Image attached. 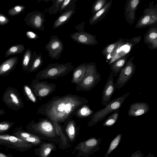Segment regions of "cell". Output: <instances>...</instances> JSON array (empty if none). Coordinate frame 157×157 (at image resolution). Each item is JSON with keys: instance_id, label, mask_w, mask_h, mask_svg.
<instances>
[{"instance_id": "obj_30", "label": "cell", "mask_w": 157, "mask_h": 157, "mask_svg": "<svg viewBox=\"0 0 157 157\" xmlns=\"http://www.w3.org/2000/svg\"><path fill=\"white\" fill-rule=\"evenodd\" d=\"M122 137V134L117 135L111 141L106 153L104 157H108L109 155L118 145Z\"/></svg>"}, {"instance_id": "obj_10", "label": "cell", "mask_w": 157, "mask_h": 157, "mask_svg": "<svg viewBox=\"0 0 157 157\" xmlns=\"http://www.w3.org/2000/svg\"><path fill=\"white\" fill-rule=\"evenodd\" d=\"M134 58L133 56L130 58L120 72L115 84L116 88L118 89L125 85L134 73L136 67L133 62Z\"/></svg>"}, {"instance_id": "obj_32", "label": "cell", "mask_w": 157, "mask_h": 157, "mask_svg": "<svg viewBox=\"0 0 157 157\" xmlns=\"http://www.w3.org/2000/svg\"><path fill=\"white\" fill-rule=\"evenodd\" d=\"M94 111L91 110L89 107L86 105L79 108L75 115L77 117L82 118L89 116Z\"/></svg>"}, {"instance_id": "obj_18", "label": "cell", "mask_w": 157, "mask_h": 157, "mask_svg": "<svg viewBox=\"0 0 157 157\" xmlns=\"http://www.w3.org/2000/svg\"><path fill=\"white\" fill-rule=\"evenodd\" d=\"M18 58L13 56L6 59L0 65V76L8 75L14 69L18 63Z\"/></svg>"}, {"instance_id": "obj_17", "label": "cell", "mask_w": 157, "mask_h": 157, "mask_svg": "<svg viewBox=\"0 0 157 157\" xmlns=\"http://www.w3.org/2000/svg\"><path fill=\"white\" fill-rule=\"evenodd\" d=\"M149 110V106L147 103L137 102L130 105L128 114L129 117H138L146 114Z\"/></svg>"}, {"instance_id": "obj_34", "label": "cell", "mask_w": 157, "mask_h": 157, "mask_svg": "<svg viewBox=\"0 0 157 157\" xmlns=\"http://www.w3.org/2000/svg\"><path fill=\"white\" fill-rule=\"evenodd\" d=\"M23 90L24 95L26 99L33 103H36L37 99L31 88L27 85L23 86Z\"/></svg>"}, {"instance_id": "obj_16", "label": "cell", "mask_w": 157, "mask_h": 157, "mask_svg": "<svg viewBox=\"0 0 157 157\" xmlns=\"http://www.w3.org/2000/svg\"><path fill=\"white\" fill-rule=\"evenodd\" d=\"M140 2V0H127L124 7L125 20L130 25H132L136 19V11Z\"/></svg>"}, {"instance_id": "obj_12", "label": "cell", "mask_w": 157, "mask_h": 157, "mask_svg": "<svg viewBox=\"0 0 157 157\" xmlns=\"http://www.w3.org/2000/svg\"><path fill=\"white\" fill-rule=\"evenodd\" d=\"M44 13L35 10L28 13L23 20L30 27L36 29L44 31V23L46 22Z\"/></svg>"}, {"instance_id": "obj_20", "label": "cell", "mask_w": 157, "mask_h": 157, "mask_svg": "<svg viewBox=\"0 0 157 157\" xmlns=\"http://www.w3.org/2000/svg\"><path fill=\"white\" fill-rule=\"evenodd\" d=\"M87 63L79 64L74 69L71 83L77 85L84 79L86 74Z\"/></svg>"}, {"instance_id": "obj_7", "label": "cell", "mask_w": 157, "mask_h": 157, "mask_svg": "<svg viewBox=\"0 0 157 157\" xmlns=\"http://www.w3.org/2000/svg\"><path fill=\"white\" fill-rule=\"evenodd\" d=\"M85 23L83 21L76 25L75 28L78 31L73 33L70 37L74 41L81 44L96 45L98 43L96 36L84 31Z\"/></svg>"}, {"instance_id": "obj_24", "label": "cell", "mask_w": 157, "mask_h": 157, "mask_svg": "<svg viewBox=\"0 0 157 157\" xmlns=\"http://www.w3.org/2000/svg\"><path fill=\"white\" fill-rule=\"evenodd\" d=\"M34 57V52L28 48L25 52L21 61L23 70L27 72L29 71Z\"/></svg>"}, {"instance_id": "obj_5", "label": "cell", "mask_w": 157, "mask_h": 157, "mask_svg": "<svg viewBox=\"0 0 157 157\" xmlns=\"http://www.w3.org/2000/svg\"><path fill=\"white\" fill-rule=\"evenodd\" d=\"M2 100L6 106L11 109L17 111L24 107L22 98L18 90L8 87L4 91Z\"/></svg>"}, {"instance_id": "obj_27", "label": "cell", "mask_w": 157, "mask_h": 157, "mask_svg": "<svg viewBox=\"0 0 157 157\" xmlns=\"http://www.w3.org/2000/svg\"><path fill=\"white\" fill-rule=\"evenodd\" d=\"M24 45L22 44H18L10 46L5 53V56L7 57L13 55L20 54L24 51L25 49Z\"/></svg>"}, {"instance_id": "obj_21", "label": "cell", "mask_w": 157, "mask_h": 157, "mask_svg": "<svg viewBox=\"0 0 157 157\" xmlns=\"http://www.w3.org/2000/svg\"><path fill=\"white\" fill-rule=\"evenodd\" d=\"M112 3V1L110 0L101 9L93 15L90 19L89 24L93 25L101 21L110 9Z\"/></svg>"}, {"instance_id": "obj_39", "label": "cell", "mask_w": 157, "mask_h": 157, "mask_svg": "<svg viewBox=\"0 0 157 157\" xmlns=\"http://www.w3.org/2000/svg\"><path fill=\"white\" fill-rule=\"evenodd\" d=\"M25 8L26 7L24 6L17 5L9 9L8 11V13L10 16L18 15L22 12H24Z\"/></svg>"}, {"instance_id": "obj_33", "label": "cell", "mask_w": 157, "mask_h": 157, "mask_svg": "<svg viewBox=\"0 0 157 157\" xmlns=\"http://www.w3.org/2000/svg\"><path fill=\"white\" fill-rule=\"evenodd\" d=\"M52 2V6L48 9L50 15H56L59 11L61 4L64 0H50Z\"/></svg>"}, {"instance_id": "obj_22", "label": "cell", "mask_w": 157, "mask_h": 157, "mask_svg": "<svg viewBox=\"0 0 157 157\" xmlns=\"http://www.w3.org/2000/svg\"><path fill=\"white\" fill-rule=\"evenodd\" d=\"M125 40L120 38L117 41L106 46L101 52L102 55L105 57L113 56L117 50L125 43Z\"/></svg>"}, {"instance_id": "obj_37", "label": "cell", "mask_w": 157, "mask_h": 157, "mask_svg": "<svg viewBox=\"0 0 157 157\" xmlns=\"http://www.w3.org/2000/svg\"><path fill=\"white\" fill-rule=\"evenodd\" d=\"M75 122L73 121H69L67 124L66 132L71 140L74 139L75 134Z\"/></svg>"}, {"instance_id": "obj_46", "label": "cell", "mask_w": 157, "mask_h": 157, "mask_svg": "<svg viewBox=\"0 0 157 157\" xmlns=\"http://www.w3.org/2000/svg\"><path fill=\"white\" fill-rule=\"evenodd\" d=\"M0 112L5 113V111L2 109H0Z\"/></svg>"}, {"instance_id": "obj_36", "label": "cell", "mask_w": 157, "mask_h": 157, "mask_svg": "<svg viewBox=\"0 0 157 157\" xmlns=\"http://www.w3.org/2000/svg\"><path fill=\"white\" fill-rule=\"evenodd\" d=\"M107 0H97L94 2L92 7L93 15L101 9L107 4Z\"/></svg>"}, {"instance_id": "obj_26", "label": "cell", "mask_w": 157, "mask_h": 157, "mask_svg": "<svg viewBox=\"0 0 157 157\" xmlns=\"http://www.w3.org/2000/svg\"><path fill=\"white\" fill-rule=\"evenodd\" d=\"M34 57L31 67L28 73H32L36 71L43 64L44 60L41 53L37 54L36 51H34Z\"/></svg>"}, {"instance_id": "obj_28", "label": "cell", "mask_w": 157, "mask_h": 157, "mask_svg": "<svg viewBox=\"0 0 157 157\" xmlns=\"http://www.w3.org/2000/svg\"><path fill=\"white\" fill-rule=\"evenodd\" d=\"M23 127L21 126L14 128L12 135L23 140L24 139L32 136L34 135L24 130L22 128Z\"/></svg>"}, {"instance_id": "obj_2", "label": "cell", "mask_w": 157, "mask_h": 157, "mask_svg": "<svg viewBox=\"0 0 157 157\" xmlns=\"http://www.w3.org/2000/svg\"><path fill=\"white\" fill-rule=\"evenodd\" d=\"M74 67L69 62L64 63H49L43 70L36 75L35 79L43 80L47 79H56L66 75L73 70Z\"/></svg>"}, {"instance_id": "obj_29", "label": "cell", "mask_w": 157, "mask_h": 157, "mask_svg": "<svg viewBox=\"0 0 157 157\" xmlns=\"http://www.w3.org/2000/svg\"><path fill=\"white\" fill-rule=\"evenodd\" d=\"M78 0H64L61 4L59 13L70 10H75L76 3Z\"/></svg>"}, {"instance_id": "obj_11", "label": "cell", "mask_w": 157, "mask_h": 157, "mask_svg": "<svg viewBox=\"0 0 157 157\" xmlns=\"http://www.w3.org/2000/svg\"><path fill=\"white\" fill-rule=\"evenodd\" d=\"M56 85L54 83H48L47 81H40L38 79H33L30 86L34 94L39 98L45 97L54 92Z\"/></svg>"}, {"instance_id": "obj_48", "label": "cell", "mask_w": 157, "mask_h": 157, "mask_svg": "<svg viewBox=\"0 0 157 157\" xmlns=\"http://www.w3.org/2000/svg\"><path fill=\"white\" fill-rule=\"evenodd\" d=\"M0 40H1V38H0Z\"/></svg>"}, {"instance_id": "obj_6", "label": "cell", "mask_w": 157, "mask_h": 157, "mask_svg": "<svg viewBox=\"0 0 157 157\" xmlns=\"http://www.w3.org/2000/svg\"><path fill=\"white\" fill-rule=\"evenodd\" d=\"M0 145L22 152L29 150L32 146L23 140L7 133L0 135Z\"/></svg>"}, {"instance_id": "obj_25", "label": "cell", "mask_w": 157, "mask_h": 157, "mask_svg": "<svg viewBox=\"0 0 157 157\" xmlns=\"http://www.w3.org/2000/svg\"><path fill=\"white\" fill-rule=\"evenodd\" d=\"M129 54L124 55L118 59L110 65L111 72L114 77H117L121 69L125 65L127 62Z\"/></svg>"}, {"instance_id": "obj_8", "label": "cell", "mask_w": 157, "mask_h": 157, "mask_svg": "<svg viewBox=\"0 0 157 157\" xmlns=\"http://www.w3.org/2000/svg\"><path fill=\"white\" fill-rule=\"evenodd\" d=\"M143 15L137 21L135 28L140 29L146 27L157 22V5L151 2L148 7L145 8Z\"/></svg>"}, {"instance_id": "obj_41", "label": "cell", "mask_w": 157, "mask_h": 157, "mask_svg": "<svg viewBox=\"0 0 157 157\" xmlns=\"http://www.w3.org/2000/svg\"><path fill=\"white\" fill-rule=\"evenodd\" d=\"M25 35L30 40H36L39 37L37 34L31 31H27Z\"/></svg>"}, {"instance_id": "obj_19", "label": "cell", "mask_w": 157, "mask_h": 157, "mask_svg": "<svg viewBox=\"0 0 157 157\" xmlns=\"http://www.w3.org/2000/svg\"><path fill=\"white\" fill-rule=\"evenodd\" d=\"M144 43L148 45L150 49H154L157 48V28L153 26L146 32L144 36Z\"/></svg>"}, {"instance_id": "obj_45", "label": "cell", "mask_w": 157, "mask_h": 157, "mask_svg": "<svg viewBox=\"0 0 157 157\" xmlns=\"http://www.w3.org/2000/svg\"><path fill=\"white\" fill-rule=\"evenodd\" d=\"M144 157H155L154 155L151 153H149L147 156Z\"/></svg>"}, {"instance_id": "obj_31", "label": "cell", "mask_w": 157, "mask_h": 157, "mask_svg": "<svg viewBox=\"0 0 157 157\" xmlns=\"http://www.w3.org/2000/svg\"><path fill=\"white\" fill-rule=\"evenodd\" d=\"M119 109L114 111L104 122L102 125L104 126L111 127L117 122L119 115Z\"/></svg>"}, {"instance_id": "obj_1", "label": "cell", "mask_w": 157, "mask_h": 157, "mask_svg": "<svg viewBox=\"0 0 157 157\" xmlns=\"http://www.w3.org/2000/svg\"><path fill=\"white\" fill-rule=\"evenodd\" d=\"M88 102L87 99L76 95L56 96L41 105L36 113L45 116L51 121L64 123L70 119L79 108Z\"/></svg>"}, {"instance_id": "obj_23", "label": "cell", "mask_w": 157, "mask_h": 157, "mask_svg": "<svg viewBox=\"0 0 157 157\" xmlns=\"http://www.w3.org/2000/svg\"><path fill=\"white\" fill-rule=\"evenodd\" d=\"M76 12L75 10L65 11L62 12L54 21L53 29H54L67 23Z\"/></svg>"}, {"instance_id": "obj_3", "label": "cell", "mask_w": 157, "mask_h": 157, "mask_svg": "<svg viewBox=\"0 0 157 157\" xmlns=\"http://www.w3.org/2000/svg\"><path fill=\"white\" fill-rule=\"evenodd\" d=\"M128 92L120 97L110 101L105 107L95 112L92 116L91 118L88 123L89 126H92L98 122L104 120L109 114L119 109L129 94Z\"/></svg>"}, {"instance_id": "obj_47", "label": "cell", "mask_w": 157, "mask_h": 157, "mask_svg": "<svg viewBox=\"0 0 157 157\" xmlns=\"http://www.w3.org/2000/svg\"><path fill=\"white\" fill-rule=\"evenodd\" d=\"M6 113H2V112H0V116L4 115Z\"/></svg>"}, {"instance_id": "obj_49", "label": "cell", "mask_w": 157, "mask_h": 157, "mask_svg": "<svg viewBox=\"0 0 157 157\" xmlns=\"http://www.w3.org/2000/svg\"><path fill=\"white\" fill-rule=\"evenodd\" d=\"M143 157H144V156Z\"/></svg>"}, {"instance_id": "obj_15", "label": "cell", "mask_w": 157, "mask_h": 157, "mask_svg": "<svg viewBox=\"0 0 157 157\" xmlns=\"http://www.w3.org/2000/svg\"><path fill=\"white\" fill-rule=\"evenodd\" d=\"M116 88L114 76L111 71L102 92L101 102L103 105H106L110 101Z\"/></svg>"}, {"instance_id": "obj_40", "label": "cell", "mask_w": 157, "mask_h": 157, "mask_svg": "<svg viewBox=\"0 0 157 157\" xmlns=\"http://www.w3.org/2000/svg\"><path fill=\"white\" fill-rule=\"evenodd\" d=\"M23 140L32 145H37L41 142V140L39 137L35 135L32 136L24 139Z\"/></svg>"}, {"instance_id": "obj_43", "label": "cell", "mask_w": 157, "mask_h": 157, "mask_svg": "<svg viewBox=\"0 0 157 157\" xmlns=\"http://www.w3.org/2000/svg\"><path fill=\"white\" fill-rule=\"evenodd\" d=\"M144 154H142L140 150H138L134 152L129 157H143Z\"/></svg>"}, {"instance_id": "obj_35", "label": "cell", "mask_w": 157, "mask_h": 157, "mask_svg": "<svg viewBox=\"0 0 157 157\" xmlns=\"http://www.w3.org/2000/svg\"><path fill=\"white\" fill-rule=\"evenodd\" d=\"M54 147V145L51 144H45L41 147L40 154L41 157H48L51 151Z\"/></svg>"}, {"instance_id": "obj_44", "label": "cell", "mask_w": 157, "mask_h": 157, "mask_svg": "<svg viewBox=\"0 0 157 157\" xmlns=\"http://www.w3.org/2000/svg\"><path fill=\"white\" fill-rule=\"evenodd\" d=\"M0 157H14L10 153L9 154H6L3 152H2L1 150L0 147Z\"/></svg>"}, {"instance_id": "obj_13", "label": "cell", "mask_w": 157, "mask_h": 157, "mask_svg": "<svg viewBox=\"0 0 157 157\" xmlns=\"http://www.w3.org/2000/svg\"><path fill=\"white\" fill-rule=\"evenodd\" d=\"M63 44L62 41L56 35H52L48 43L45 47V49L48 52V56L51 60L58 59L63 50Z\"/></svg>"}, {"instance_id": "obj_42", "label": "cell", "mask_w": 157, "mask_h": 157, "mask_svg": "<svg viewBox=\"0 0 157 157\" xmlns=\"http://www.w3.org/2000/svg\"><path fill=\"white\" fill-rule=\"evenodd\" d=\"M9 19L3 14L0 13V25H4L9 22Z\"/></svg>"}, {"instance_id": "obj_4", "label": "cell", "mask_w": 157, "mask_h": 157, "mask_svg": "<svg viewBox=\"0 0 157 157\" xmlns=\"http://www.w3.org/2000/svg\"><path fill=\"white\" fill-rule=\"evenodd\" d=\"M101 79V75L97 71L95 63H88L86 76L80 83L76 85V90L90 91L97 85Z\"/></svg>"}, {"instance_id": "obj_38", "label": "cell", "mask_w": 157, "mask_h": 157, "mask_svg": "<svg viewBox=\"0 0 157 157\" xmlns=\"http://www.w3.org/2000/svg\"><path fill=\"white\" fill-rule=\"evenodd\" d=\"M14 122L5 121L0 122V135L5 134L13 126Z\"/></svg>"}, {"instance_id": "obj_14", "label": "cell", "mask_w": 157, "mask_h": 157, "mask_svg": "<svg viewBox=\"0 0 157 157\" xmlns=\"http://www.w3.org/2000/svg\"><path fill=\"white\" fill-rule=\"evenodd\" d=\"M101 140V138H91L80 143L77 146L78 149L81 151L86 156H88L91 154L99 150Z\"/></svg>"}, {"instance_id": "obj_9", "label": "cell", "mask_w": 157, "mask_h": 157, "mask_svg": "<svg viewBox=\"0 0 157 157\" xmlns=\"http://www.w3.org/2000/svg\"><path fill=\"white\" fill-rule=\"evenodd\" d=\"M26 128L28 131L40 132L47 136L53 137L55 135L52 123L47 118L43 119L37 122L32 121Z\"/></svg>"}]
</instances>
